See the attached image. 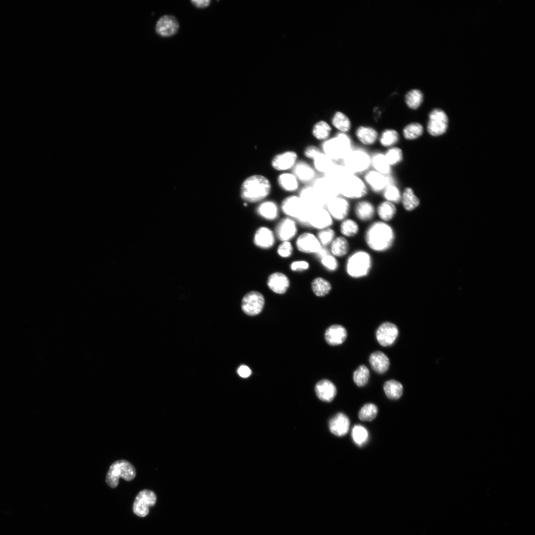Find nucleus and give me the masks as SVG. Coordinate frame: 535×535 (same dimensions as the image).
<instances>
[{
    "mask_svg": "<svg viewBox=\"0 0 535 535\" xmlns=\"http://www.w3.org/2000/svg\"><path fill=\"white\" fill-rule=\"evenodd\" d=\"M332 131L331 126L326 121L320 120L316 122L312 129L313 135L319 140L325 141L329 138Z\"/></svg>",
    "mask_w": 535,
    "mask_h": 535,
    "instance_id": "obj_44",
    "label": "nucleus"
},
{
    "mask_svg": "<svg viewBox=\"0 0 535 535\" xmlns=\"http://www.w3.org/2000/svg\"><path fill=\"white\" fill-rule=\"evenodd\" d=\"M321 151L317 146L310 145L306 148L304 150V155L308 158L313 159Z\"/></svg>",
    "mask_w": 535,
    "mask_h": 535,
    "instance_id": "obj_56",
    "label": "nucleus"
},
{
    "mask_svg": "<svg viewBox=\"0 0 535 535\" xmlns=\"http://www.w3.org/2000/svg\"><path fill=\"white\" fill-rule=\"evenodd\" d=\"M312 186L326 203L331 199L340 195L338 186L324 175L316 178Z\"/></svg>",
    "mask_w": 535,
    "mask_h": 535,
    "instance_id": "obj_10",
    "label": "nucleus"
},
{
    "mask_svg": "<svg viewBox=\"0 0 535 535\" xmlns=\"http://www.w3.org/2000/svg\"><path fill=\"white\" fill-rule=\"evenodd\" d=\"M344 165L335 163L332 168L325 174L339 187V184L346 178L352 174Z\"/></svg>",
    "mask_w": 535,
    "mask_h": 535,
    "instance_id": "obj_33",
    "label": "nucleus"
},
{
    "mask_svg": "<svg viewBox=\"0 0 535 535\" xmlns=\"http://www.w3.org/2000/svg\"><path fill=\"white\" fill-rule=\"evenodd\" d=\"M382 192L385 200L394 204L400 202L402 192L394 182L388 184Z\"/></svg>",
    "mask_w": 535,
    "mask_h": 535,
    "instance_id": "obj_46",
    "label": "nucleus"
},
{
    "mask_svg": "<svg viewBox=\"0 0 535 535\" xmlns=\"http://www.w3.org/2000/svg\"><path fill=\"white\" fill-rule=\"evenodd\" d=\"M316 170L325 174L335 164V162L322 151L313 160Z\"/></svg>",
    "mask_w": 535,
    "mask_h": 535,
    "instance_id": "obj_40",
    "label": "nucleus"
},
{
    "mask_svg": "<svg viewBox=\"0 0 535 535\" xmlns=\"http://www.w3.org/2000/svg\"><path fill=\"white\" fill-rule=\"evenodd\" d=\"M311 287L314 294L319 297L326 295L332 288L330 282L321 277L315 278L312 282Z\"/></svg>",
    "mask_w": 535,
    "mask_h": 535,
    "instance_id": "obj_43",
    "label": "nucleus"
},
{
    "mask_svg": "<svg viewBox=\"0 0 535 535\" xmlns=\"http://www.w3.org/2000/svg\"><path fill=\"white\" fill-rule=\"evenodd\" d=\"M297 233L296 221L289 217L282 219L275 228L276 236L282 242L289 241L296 236Z\"/></svg>",
    "mask_w": 535,
    "mask_h": 535,
    "instance_id": "obj_21",
    "label": "nucleus"
},
{
    "mask_svg": "<svg viewBox=\"0 0 535 535\" xmlns=\"http://www.w3.org/2000/svg\"><path fill=\"white\" fill-rule=\"evenodd\" d=\"M405 101L408 107L417 109L423 102V93L418 89L411 90L406 94Z\"/></svg>",
    "mask_w": 535,
    "mask_h": 535,
    "instance_id": "obj_45",
    "label": "nucleus"
},
{
    "mask_svg": "<svg viewBox=\"0 0 535 535\" xmlns=\"http://www.w3.org/2000/svg\"><path fill=\"white\" fill-rule=\"evenodd\" d=\"M384 154L387 162L391 167L399 164L403 160V153L402 149L396 146L388 148Z\"/></svg>",
    "mask_w": 535,
    "mask_h": 535,
    "instance_id": "obj_48",
    "label": "nucleus"
},
{
    "mask_svg": "<svg viewBox=\"0 0 535 535\" xmlns=\"http://www.w3.org/2000/svg\"><path fill=\"white\" fill-rule=\"evenodd\" d=\"M309 263L305 260H297L292 262L290 265V268L293 271H303L309 269Z\"/></svg>",
    "mask_w": 535,
    "mask_h": 535,
    "instance_id": "obj_55",
    "label": "nucleus"
},
{
    "mask_svg": "<svg viewBox=\"0 0 535 535\" xmlns=\"http://www.w3.org/2000/svg\"><path fill=\"white\" fill-rule=\"evenodd\" d=\"M265 305V298L262 293L252 291L246 294L242 300L241 308L247 315L253 316L260 314Z\"/></svg>",
    "mask_w": 535,
    "mask_h": 535,
    "instance_id": "obj_11",
    "label": "nucleus"
},
{
    "mask_svg": "<svg viewBox=\"0 0 535 535\" xmlns=\"http://www.w3.org/2000/svg\"><path fill=\"white\" fill-rule=\"evenodd\" d=\"M349 243L346 237L338 236L330 244V252L335 257H342L349 250Z\"/></svg>",
    "mask_w": 535,
    "mask_h": 535,
    "instance_id": "obj_38",
    "label": "nucleus"
},
{
    "mask_svg": "<svg viewBox=\"0 0 535 535\" xmlns=\"http://www.w3.org/2000/svg\"><path fill=\"white\" fill-rule=\"evenodd\" d=\"M342 160V164L356 175L367 172L371 166V156L362 149L353 148Z\"/></svg>",
    "mask_w": 535,
    "mask_h": 535,
    "instance_id": "obj_6",
    "label": "nucleus"
},
{
    "mask_svg": "<svg viewBox=\"0 0 535 535\" xmlns=\"http://www.w3.org/2000/svg\"><path fill=\"white\" fill-rule=\"evenodd\" d=\"M339 193L341 196L351 199L364 197L368 193V187L364 180L356 174H352L339 185Z\"/></svg>",
    "mask_w": 535,
    "mask_h": 535,
    "instance_id": "obj_8",
    "label": "nucleus"
},
{
    "mask_svg": "<svg viewBox=\"0 0 535 535\" xmlns=\"http://www.w3.org/2000/svg\"><path fill=\"white\" fill-rule=\"evenodd\" d=\"M330 254L329 251L325 247H321L320 250L316 254L317 257L321 259L324 256Z\"/></svg>",
    "mask_w": 535,
    "mask_h": 535,
    "instance_id": "obj_59",
    "label": "nucleus"
},
{
    "mask_svg": "<svg viewBox=\"0 0 535 535\" xmlns=\"http://www.w3.org/2000/svg\"><path fill=\"white\" fill-rule=\"evenodd\" d=\"M378 140L382 146L389 148L395 146L399 142L400 135L397 130L387 128L381 133Z\"/></svg>",
    "mask_w": 535,
    "mask_h": 535,
    "instance_id": "obj_37",
    "label": "nucleus"
},
{
    "mask_svg": "<svg viewBox=\"0 0 535 535\" xmlns=\"http://www.w3.org/2000/svg\"><path fill=\"white\" fill-rule=\"evenodd\" d=\"M448 117L444 111L439 108L431 110L428 115L427 131L432 136L443 134L447 130Z\"/></svg>",
    "mask_w": 535,
    "mask_h": 535,
    "instance_id": "obj_9",
    "label": "nucleus"
},
{
    "mask_svg": "<svg viewBox=\"0 0 535 535\" xmlns=\"http://www.w3.org/2000/svg\"><path fill=\"white\" fill-rule=\"evenodd\" d=\"M383 389L386 396L391 400L398 399L403 394V387L399 381L391 379L386 381Z\"/></svg>",
    "mask_w": 535,
    "mask_h": 535,
    "instance_id": "obj_42",
    "label": "nucleus"
},
{
    "mask_svg": "<svg viewBox=\"0 0 535 535\" xmlns=\"http://www.w3.org/2000/svg\"><path fill=\"white\" fill-rule=\"evenodd\" d=\"M298 155L293 151H285L275 155L271 160V166L278 171L292 169L297 162Z\"/></svg>",
    "mask_w": 535,
    "mask_h": 535,
    "instance_id": "obj_20",
    "label": "nucleus"
},
{
    "mask_svg": "<svg viewBox=\"0 0 535 535\" xmlns=\"http://www.w3.org/2000/svg\"><path fill=\"white\" fill-rule=\"evenodd\" d=\"M352 148L351 137L347 133L339 132L321 145L322 152L334 161L342 160Z\"/></svg>",
    "mask_w": 535,
    "mask_h": 535,
    "instance_id": "obj_3",
    "label": "nucleus"
},
{
    "mask_svg": "<svg viewBox=\"0 0 535 535\" xmlns=\"http://www.w3.org/2000/svg\"><path fill=\"white\" fill-rule=\"evenodd\" d=\"M372 259L371 255L364 250H359L351 254L346 264L347 274L355 278L367 276L371 269Z\"/></svg>",
    "mask_w": 535,
    "mask_h": 535,
    "instance_id": "obj_4",
    "label": "nucleus"
},
{
    "mask_svg": "<svg viewBox=\"0 0 535 535\" xmlns=\"http://www.w3.org/2000/svg\"><path fill=\"white\" fill-rule=\"evenodd\" d=\"M400 202L406 211L410 212L419 206L420 201L415 195L413 189L410 187H407L401 193Z\"/></svg>",
    "mask_w": 535,
    "mask_h": 535,
    "instance_id": "obj_34",
    "label": "nucleus"
},
{
    "mask_svg": "<svg viewBox=\"0 0 535 535\" xmlns=\"http://www.w3.org/2000/svg\"><path fill=\"white\" fill-rule=\"evenodd\" d=\"M369 362L372 369L378 374H383L389 368L390 363L387 356L381 351H375L371 354Z\"/></svg>",
    "mask_w": 535,
    "mask_h": 535,
    "instance_id": "obj_30",
    "label": "nucleus"
},
{
    "mask_svg": "<svg viewBox=\"0 0 535 535\" xmlns=\"http://www.w3.org/2000/svg\"><path fill=\"white\" fill-rule=\"evenodd\" d=\"M267 285L273 292L282 294L285 293L289 287L290 280L283 273L275 272L268 276Z\"/></svg>",
    "mask_w": 535,
    "mask_h": 535,
    "instance_id": "obj_23",
    "label": "nucleus"
},
{
    "mask_svg": "<svg viewBox=\"0 0 535 535\" xmlns=\"http://www.w3.org/2000/svg\"><path fill=\"white\" fill-rule=\"evenodd\" d=\"M333 218L325 208L311 209L308 216L307 226L321 230L329 227Z\"/></svg>",
    "mask_w": 535,
    "mask_h": 535,
    "instance_id": "obj_15",
    "label": "nucleus"
},
{
    "mask_svg": "<svg viewBox=\"0 0 535 535\" xmlns=\"http://www.w3.org/2000/svg\"><path fill=\"white\" fill-rule=\"evenodd\" d=\"M256 212L260 216L268 220L275 219L279 214L277 205L275 202L270 200L260 203L256 209Z\"/></svg>",
    "mask_w": 535,
    "mask_h": 535,
    "instance_id": "obj_31",
    "label": "nucleus"
},
{
    "mask_svg": "<svg viewBox=\"0 0 535 535\" xmlns=\"http://www.w3.org/2000/svg\"><path fill=\"white\" fill-rule=\"evenodd\" d=\"M277 182L283 190L287 192L295 191L299 186V181L292 173L280 174L277 177Z\"/></svg>",
    "mask_w": 535,
    "mask_h": 535,
    "instance_id": "obj_35",
    "label": "nucleus"
},
{
    "mask_svg": "<svg viewBox=\"0 0 535 535\" xmlns=\"http://www.w3.org/2000/svg\"><path fill=\"white\" fill-rule=\"evenodd\" d=\"M320 260L322 265L328 270L334 271L337 269L338 262L336 258L332 255L329 254Z\"/></svg>",
    "mask_w": 535,
    "mask_h": 535,
    "instance_id": "obj_53",
    "label": "nucleus"
},
{
    "mask_svg": "<svg viewBox=\"0 0 535 535\" xmlns=\"http://www.w3.org/2000/svg\"><path fill=\"white\" fill-rule=\"evenodd\" d=\"M253 241L257 247L263 249H268L275 243V235L268 227L261 226L256 231Z\"/></svg>",
    "mask_w": 535,
    "mask_h": 535,
    "instance_id": "obj_22",
    "label": "nucleus"
},
{
    "mask_svg": "<svg viewBox=\"0 0 535 535\" xmlns=\"http://www.w3.org/2000/svg\"><path fill=\"white\" fill-rule=\"evenodd\" d=\"M293 248L290 241H283L277 249L278 255L282 258L290 257L293 253Z\"/></svg>",
    "mask_w": 535,
    "mask_h": 535,
    "instance_id": "obj_54",
    "label": "nucleus"
},
{
    "mask_svg": "<svg viewBox=\"0 0 535 535\" xmlns=\"http://www.w3.org/2000/svg\"><path fill=\"white\" fill-rule=\"evenodd\" d=\"M352 437L355 444L362 446L368 441L369 434L365 427L361 425H355L352 429Z\"/></svg>",
    "mask_w": 535,
    "mask_h": 535,
    "instance_id": "obj_49",
    "label": "nucleus"
},
{
    "mask_svg": "<svg viewBox=\"0 0 535 535\" xmlns=\"http://www.w3.org/2000/svg\"><path fill=\"white\" fill-rule=\"evenodd\" d=\"M325 208L332 218L343 220L349 214L350 205L346 198L339 195L328 201Z\"/></svg>",
    "mask_w": 535,
    "mask_h": 535,
    "instance_id": "obj_13",
    "label": "nucleus"
},
{
    "mask_svg": "<svg viewBox=\"0 0 535 535\" xmlns=\"http://www.w3.org/2000/svg\"><path fill=\"white\" fill-rule=\"evenodd\" d=\"M355 134L358 141L365 146H372L375 144L379 135L375 128L366 125L357 127Z\"/></svg>",
    "mask_w": 535,
    "mask_h": 535,
    "instance_id": "obj_28",
    "label": "nucleus"
},
{
    "mask_svg": "<svg viewBox=\"0 0 535 535\" xmlns=\"http://www.w3.org/2000/svg\"><path fill=\"white\" fill-rule=\"evenodd\" d=\"M365 239L367 245L371 249L382 252L392 247L395 239V233L392 227L388 223L382 221H377L368 227Z\"/></svg>",
    "mask_w": 535,
    "mask_h": 535,
    "instance_id": "obj_1",
    "label": "nucleus"
},
{
    "mask_svg": "<svg viewBox=\"0 0 535 535\" xmlns=\"http://www.w3.org/2000/svg\"><path fill=\"white\" fill-rule=\"evenodd\" d=\"M347 332L345 328L339 324L332 325L325 331V339L330 345L335 346L341 344L346 340Z\"/></svg>",
    "mask_w": 535,
    "mask_h": 535,
    "instance_id": "obj_27",
    "label": "nucleus"
},
{
    "mask_svg": "<svg viewBox=\"0 0 535 535\" xmlns=\"http://www.w3.org/2000/svg\"><path fill=\"white\" fill-rule=\"evenodd\" d=\"M359 231V226L357 222L350 218L342 220L340 226V231L345 237H353L358 234Z\"/></svg>",
    "mask_w": 535,
    "mask_h": 535,
    "instance_id": "obj_47",
    "label": "nucleus"
},
{
    "mask_svg": "<svg viewBox=\"0 0 535 535\" xmlns=\"http://www.w3.org/2000/svg\"><path fill=\"white\" fill-rule=\"evenodd\" d=\"M156 499V495L153 491L147 489L141 491L133 503L134 513L139 517H145L149 512V507L155 504Z\"/></svg>",
    "mask_w": 535,
    "mask_h": 535,
    "instance_id": "obj_12",
    "label": "nucleus"
},
{
    "mask_svg": "<svg viewBox=\"0 0 535 535\" xmlns=\"http://www.w3.org/2000/svg\"><path fill=\"white\" fill-rule=\"evenodd\" d=\"M296 246L301 252L315 254L322 247L317 236L307 232L302 233L298 237Z\"/></svg>",
    "mask_w": 535,
    "mask_h": 535,
    "instance_id": "obj_17",
    "label": "nucleus"
},
{
    "mask_svg": "<svg viewBox=\"0 0 535 535\" xmlns=\"http://www.w3.org/2000/svg\"><path fill=\"white\" fill-rule=\"evenodd\" d=\"M191 4L198 8H205L208 7L211 1L209 0H191Z\"/></svg>",
    "mask_w": 535,
    "mask_h": 535,
    "instance_id": "obj_58",
    "label": "nucleus"
},
{
    "mask_svg": "<svg viewBox=\"0 0 535 535\" xmlns=\"http://www.w3.org/2000/svg\"><path fill=\"white\" fill-rule=\"evenodd\" d=\"M315 392L320 400L329 402L333 400L335 397L337 389L331 381L327 379H322L316 385Z\"/></svg>",
    "mask_w": 535,
    "mask_h": 535,
    "instance_id": "obj_26",
    "label": "nucleus"
},
{
    "mask_svg": "<svg viewBox=\"0 0 535 535\" xmlns=\"http://www.w3.org/2000/svg\"><path fill=\"white\" fill-rule=\"evenodd\" d=\"M363 180L367 186L375 193L382 192L388 184L393 182L390 175H384L374 169L366 172Z\"/></svg>",
    "mask_w": 535,
    "mask_h": 535,
    "instance_id": "obj_16",
    "label": "nucleus"
},
{
    "mask_svg": "<svg viewBox=\"0 0 535 535\" xmlns=\"http://www.w3.org/2000/svg\"><path fill=\"white\" fill-rule=\"evenodd\" d=\"M292 169V173L296 176L299 182L307 183L313 182L316 178L314 168L304 161H297Z\"/></svg>",
    "mask_w": 535,
    "mask_h": 535,
    "instance_id": "obj_24",
    "label": "nucleus"
},
{
    "mask_svg": "<svg viewBox=\"0 0 535 535\" xmlns=\"http://www.w3.org/2000/svg\"><path fill=\"white\" fill-rule=\"evenodd\" d=\"M424 133L422 124L413 122L407 124L402 129V135L407 140L412 141L420 138Z\"/></svg>",
    "mask_w": 535,
    "mask_h": 535,
    "instance_id": "obj_41",
    "label": "nucleus"
},
{
    "mask_svg": "<svg viewBox=\"0 0 535 535\" xmlns=\"http://www.w3.org/2000/svg\"><path fill=\"white\" fill-rule=\"evenodd\" d=\"M399 334L397 326L391 322H386L381 324L376 331V338L382 346L392 345Z\"/></svg>",
    "mask_w": 535,
    "mask_h": 535,
    "instance_id": "obj_18",
    "label": "nucleus"
},
{
    "mask_svg": "<svg viewBox=\"0 0 535 535\" xmlns=\"http://www.w3.org/2000/svg\"><path fill=\"white\" fill-rule=\"evenodd\" d=\"M179 23L172 15L165 14L160 17L155 25V32L160 37L167 38L174 36L178 31Z\"/></svg>",
    "mask_w": 535,
    "mask_h": 535,
    "instance_id": "obj_14",
    "label": "nucleus"
},
{
    "mask_svg": "<svg viewBox=\"0 0 535 535\" xmlns=\"http://www.w3.org/2000/svg\"><path fill=\"white\" fill-rule=\"evenodd\" d=\"M370 372L368 368L364 365L360 366L354 372L353 380L355 384L359 386H365L368 382Z\"/></svg>",
    "mask_w": 535,
    "mask_h": 535,
    "instance_id": "obj_50",
    "label": "nucleus"
},
{
    "mask_svg": "<svg viewBox=\"0 0 535 535\" xmlns=\"http://www.w3.org/2000/svg\"><path fill=\"white\" fill-rule=\"evenodd\" d=\"M371 166L374 170L386 176L390 175L392 168L387 162L384 154L381 152H375L371 156Z\"/></svg>",
    "mask_w": 535,
    "mask_h": 535,
    "instance_id": "obj_32",
    "label": "nucleus"
},
{
    "mask_svg": "<svg viewBox=\"0 0 535 535\" xmlns=\"http://www.w3.org/2000/svg\"><path fill=\"white\" fill-rule=\"evenodd\" d=\"M354 213L356 216L363 221L372 219L375 213L374 205L367 200L359 201L355 206Z\"/></svg>",
    "mask_w": 535,
    "mask_h": 535,
    "instance_id": "obj_29",
    "label": "nucleus"
},
{
    "mask_svg": "<svg viewBox=\"0 0 535 535\" xmlns=\"http://www.w3.org/2000/svg\"><path fill=\"white\" fill-rule=\"evenodd\" d=\"M298 196L309 208H325L326 202L320 196L312 185L305 186L299 192Z\"/></svg>",
    "mask_w": 535,
    "mask_h": 535,
    "instance_id": "obj_19",
    "label": "nucleus"
},
{
    "mask_svg": "<svg viewBox=\"0 0 535 535\" xmlns=\"http://www.w3.org/2000/svg\"><path fill=\"white\" fill-rule=\"evenodd\" d=\"M135 476L136 470L134 467L126 460H119L113 462L110 466L106 481L109 487L115 488L118 484L119 478L131 481Z\"/></svg>",
    "mask_w": 535,
    "mask_h": 535,
    "instance_id": "obj_5",
    "label": "nucleus"
},
{
    "mask_svg": "<svg viewBox=\"0 0 535 535\" xmlns=\"http://www.w3.org/2000/svg\"><path fill=\"white\" fill-rule=\"evenodd\" d=\"M335 233L333 229L329 227L320 230L317 234V238L321 246L326 247L330 245L335 238Z\"/></svg>",
    "mask_w": 535,
    "mask_h": 535,
    "instance_id": "obj_52",
    "label": "nucleus"
},
{
    "mask_svg": "<svg viewBox=\"0 0 535 535\" xmlns=\"http://www.w3.org/2000/svg\"><path fill=\"white\" fill-rule=\"evenodd\" d=\"M378 412L377 406L373 403L364 405L359 412V419L363 421H371L376 416Z\"/></svg>",
    "mask_w": 535,
    "mask_h": 535,
    "instance_id": "obj_51",
    "label": "nucleus"
},
{
    "mask_svg": "<svg viewBox=\"0 0 535 535\" xmlns=\"http://www.w3.org/2000/svg\"><path fill=\"white\" fill-rule=\"evenodd\" d=\"M282 212L292 218H295L301 224L307 226V217L311 208L303 203L298 196L292 195L285 198L282 202Z\"/></svg>",
    "mask_w": 535,
    "mask_h": 535,
    "instance_id": "obj_7",
    "label": "nucleus"
},
{
    "mask_svg": "<svg viewBox=\"0 0 535 535\" xmlns=\"http://www.w3.org/2000/svg\"><path fill=\"white\" fill-rule=\"evenodd\" d=\"M332 125L339 132L347 133L351 129L352 123L349 118L341 111H336L331 119Z\"/></svg>",
    "mask_w": 535,
    "mask_h": 535,
    "instance_id": "obj_39",
    "label": "nucleus"
},
{
    "mask_svg": "<svg viewBox=\"0 0 535 535\" xmlns=\"http://www.w3.org/2000/svg\"><path fill=\"white\" fill-rule=\"evenodd\" d=\"M396 212L395 204L386 200L380 203L376 209L378 216L382 221L385 222L392 219Z\"/></svg>",
    "mask_w": 535,
    "mask_h": 535,
    "instance_id": "obj_36",
    "label": "nucleus"
},
{
    "mask_svg": "<svg viewBox=\"0 0 535 535\" xmlns=\"http://www.w3.org/2000/svg\"><path fill=\"white\" fill-rule=\"evenodd\" d=\"M350 420L342 413L336 414L329 421V428L331 433L338 436L346 434L349 430Z\"/></svg>",
    "mask_w": 535,
    "mask_h": 535,
    "instance_id": "obj_25",
    "label": "nucleus"
},
{
    "mask_svg": "<svg viewBox=\"0 0 535 535\" xmlns=\"http://www.w3.org/2000/svg\"><path fill=\"white\" fill-rule=\"evenodd\" d=\"M237 373L241 377L246 378L251 375V371L248 366L241 365L238 368Z\"/></svg>",
    "mask_w": 535,
    "mask_h": 535,
    "instance_id": "obj_57",
    "label": "nucleus"
},
{
    "mask_svg": "<svg viewBox=\"0 0 535 535\" xmlns=\"http://www.w3.org/2000/svg\"><path fill=\"white\" fill-rule=\"evenodd\" d=\"M271 184L268 178L260 174H254L243 182L240 195L246 203H256L267 198L271 191Z\"/></svg>",
    "mask_w": 535,
    "mask_h": 535,
    "instance_id": "obj_2",
    "label": "nucleus"
}]
</instances>
